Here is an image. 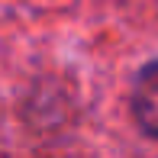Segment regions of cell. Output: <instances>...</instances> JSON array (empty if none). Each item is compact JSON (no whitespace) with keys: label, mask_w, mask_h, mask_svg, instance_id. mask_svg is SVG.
<instances>
[{"label":"cell","mask_w":158,"mask_h":158,"mask_svg":"<svg viewBox=\"0 0 158 158\" xmlns=\"http://www.w3.org/2000/svg\"><path fill=\"white\" fill-rule=\"evenodd\" d=\"M132 116L145 135L158 139V61H148L132 81Z\"/></svg>","instance_id":"cell-1"}]
</instances>
